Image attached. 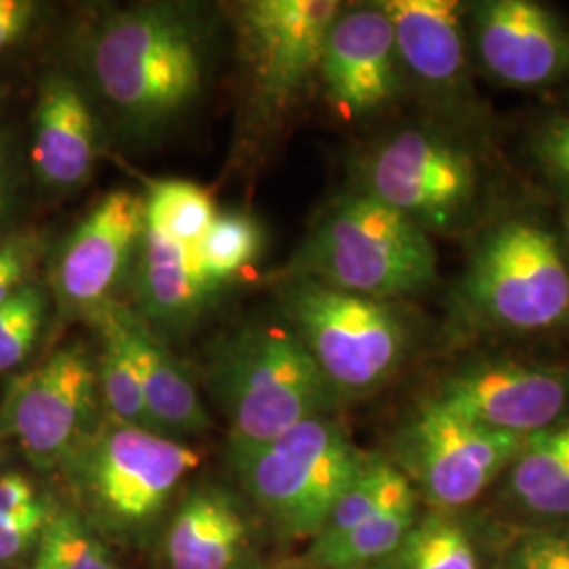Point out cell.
Here are the masks:
<instances>
[{
	"label": "cell",
	"instance_id": "1",
	"mask_svg": "<svg viewBox=\"0 0 569 569\" xmlns=\"http://www.w3.org/2000/svg\"><path fill=\"white\" fill-rule=\"evenodd\" d=\"M91 68L106 100L146 131L176 121L203 89V39L197 23L167 4H142L103 21Z\"/></svg>",
	"mask_w": 569,
	"mask_h": 569
},
{
	"label": "cell",
	"instance_id": "2",
	"mask_svg": "<svg viewBox=\"0 0 569 569\" xmlns=\"http://www.w3.org/2000/svg\"><path fill=\"white\" fill-rule=\"evenodd\" d=\"M287 279H312L388 302L435 283L437 249L406 216L355 192L327 209L287 266Z\"/></svg>",
	"mask_w": 569,
	"mask_h": 569
},
{
	"label": "cell",
	"instance_id": "3",
	"mask_svg": "<svg viewBox=\"0 0 569 569\" xmlns=\"http://www.w3.org/2000/svg\"><path fill=\"white\" fill-rule=\"evenodd\" d=\"M211 390L230 422V443H262L321 418L333 388L289 326L244 327L211 363Z\"/></svg>",
	"mask_w": 569,
	"mask_h": 569
},
{
	"label": "cell",
	"instance_id": "4",
	"mask_svg": "<svg viewBox=\"0 0 569 569\" xmlns=\"http://www.w3.org/2000/svg\"><path fill=\"white\" fill-rule=\"evenodd\" d=\"M345 428L312 418L262 443H230L244 491L289 538H317L336 502L366 467Z\"/></svg>",
	"mask_w": 569,
	"mask_h": 569
},
{
	"label": "cell",
	"instance_id": "5",
	"mask_svg": "<svg viewBox=\"0 0 569 569\" xmlns=\"http://www.w3.org/2000/svg\"><path fill=\"white\" fill-rule=\"evenodd\" d=\"M468 315L493 331L536 333L569 321L561 239L531 218H509L477 241L460 283Z\"/></svg>",
	"mask_w": 569,
	"mask_h": 569
},
{
	"label": "cell",
	"instance_id": "6",
	"mask_svg": "<svg viewBox=\"0 0 569 569\" xmlns=\"http://www.w3.org/2000/svg\"><path fill=\"white\" fill-rule=\"evenodd\" d=\"M284 317L336 395L357 397L387 385L409 352V327L387 300L312 279H287Z\"/></svg>",
	"mask_w": 569,
	"mask_h": 569
},
{
	"label": "cell",
	"instance_id": "7",
	"mask_svg": "<svg viewBox=\"0 0 569 569\" xmlns=\"http://www.w3.org/2000/svg\"><path fill=\"white\" fill-rule=\"evenodd\" d=\"M361 186L427 234L467 230L486 201V173L472 148L435 129H406L376 146L361 163Z\"/></svg>",
	"mask_w": 569,
	"mask_h": 569
},
{
	"label": "cell",
	"instance_id": "8",
	"mask_svg": "<svg viewBox=\"0 0 569 569\" xmlns=\"http://www.w3.org/2000/svg\"><path fill=\"white\" fill-rule=\"evenodd\" d=\"M199 465L201 456L173 437L112 420L82 458V481L103 523L131 533L159 517Z\"/></svg>",
	"mask_w": 569,
	"mask_h": 569
},
{
	"label": "cell",
	"instance_id": "9",
	"mask_svg": "<svg viewBox=\"0 0 569 569\" xmlns=\"http://www.w3.org/2000/svg\"><path fill=\"white\" fill-rule=\"evenodd\" d=\"M526 439L481 427L430 399L401 430L399 451L403 472L432 509L460 510L509 470Z\"/></svg>",
	"mask_w": 569,
	"mask_h": 569
},
{
	"label": "cell",
	"instance_id": "10",
	"mask_svg": "<svg viewBox=\"0 0 569 569\" xmlns=\"http://www.w3.org/2000/svg\"><path fill=\"white\" fill-rule=\"evenodd\" d=\"M98 367L81 345L63 346L9 388L0 422L39 467L60 462L96 409Z\"/></svg>",
	"mask_w": 569,
	"mask_h": 569
},
{
	"label": "cell",
	"instance_id": "11",
	"mask_svg": "<svg viewBox=\"0 0 569 569\" xmlns=\"http://www.w3.org/2000/svg\"><path fill=\"white\" fill-rule=\"evenodd\" d=\"M342 4L333 0H253L239 9L244 63L258 98L289 102L319 70Z\"/></svg>",
	"mask_w": 569,
	"mask_h": 569
},
{
	"label": "cell",
	"instance_id": "12",
	"mask_svg": "<svg viewBox=\"0 0 569 569\" xmlns=\"http://www.w3.org/2000/svg\"><path fill=\"white\" fill-rule=\"evenodd\" d=\"M435 401L481 427L529 437L569 411V367L479 363L449 376Z\"/></svg>",
	"mask_w": 569,
	"mask_h": 569
},
{
	"label": "cell",
	"instance_id": "13",
	"mask_svg": "<svg viewBox=\"0 0 569 569\" xmlns=\"http://www.w3.org/2000/svg\"><path fill=\"white\" fill-rule=\"evenodd\" d=\"M148 224L146 197L114 190L96 204L61 244L56 289L72 312L96 315L138 258Z\"/></svg>",
	"mask_w": 569,
	"mask_h": 569
},
{
	"label": "cell",
	"instance_id": "14",
	"mask_svg": "<svg viewBox=\"0 0 569 569\" xmlns=\"http://www.w3.org/2000/svg\"><path fill=\"white\" fill-rule=\"evenodd\" d=\"M472 41L489 77L538 89L569 81V28L531 0H486L470 11Z\"/></svg>",
	"mask_w": 569,
	"mask_h": 569
},
{
	"label": "cell",
	"instance_id": "15",
	"mask_svg": "<svg viewBox=\"0 0 569 569\" xmlns=\"http://www.w3.org/2000/svg\"><path fill=\"white\" fill-rule=\"evenodd\" d=\"M392 23L382 4L340 11L327 34L319 74L345 119L387 106L401 87Z\"/></svg>",
	"mask_w": 569,
	"mask_h": 569
},
{
	"label": "cell",
	"instance_id": "16",
	"mask_svg": "<svg viewBox=\"0 0 569 569\" xmlns=\"http://www.w3.org/2000/svg\"><path fill=\"white\" fill-rule=\"evenodd\" d=\"M392 23L399 63L448 108L472 100L462 7L453 0L380 2Z\"/></svg>",
	"mask_w": 569,
	"mask_h": 569
},
{
	"label": "cell",
	"instance_id": "17",
	"mask_svg": "<svg viewBox=\"0 0 569 569\" xmlns=\"http://www.w3.org/2000/svg\"><path fill=\"white\" fill-rule=\"evenodd\" d=\"M98 157V127L81 89L53 74L34 110L32 164L41 182L72 188L87 180Z\"/></svg>",
	"mask_w": 569,
	"mask_h": 569
},
{
	"label": "cell",
	"instance_id": "18",
	"mask_svg": "<svg viewBox=\"0 0 569 569\" xmlns=\"http://www.w3.org/2000/svg\"><path fill=\"white\" fill-rule=\"evenodd\" d=\"M249 528L237 502L220 489H197L167 531L169 569H237Z\"/></svg>",
	"mask_w": 569,
	"mask_h": 569
},
{
	"label": "cell",
	"instance_id": "19",
	"mask_svg": "<svg viewBox=\"0 0 569 569\" xmlns=\"http://www.w3.org/2000/svg\"><path fill=\"white\" fill-rule=\"evenodd\" d=\"M136 262L142 319L152 326L178 329L190 323L211 296L201 279L194 249L169 239L154 226L146 224Z\"/></svg>",
	"mask_w": 569,
	"mask_h": 569
},
{
	"label": "cell",
	"instance_id": "20",
	"mask_svg": "<svg viewBox=\"0 0 569 569\" xmlns=\"http://www.w3.org/2000/svg\"><path fill=\"white\" fill-rule=\"evenodd\" d=\"M127 329L142 376L143 401L152 430L171 435H203L211 428V418L203 401L152 327L140 315L127 310Z\"/></svg>",
	"mask_w": 569,
	"mask_h": 569
},
{
	"label": "cell",
	"instance_id": "21",
	"mask_svg": "<svg viewBox=\"0 0 569 569\" xmlns=\"http://www.w3.org/2000/svg\"><path fill=\"white\" fill-rule=\"evenodd\" d=\"M512 502L542 519H569V416L533 432L509 470Z\"/></svg>",
	"mask_w": 569,
	"mask_h": 569
},
{
	"label": "cell",
	"instance_id": "22",
	"mask_svg": "<svg viewBox=\"0 0 569 569\" xmlns=\"http://www.w3.org/2000/svg\"><path fill=\"white\" fill-rule=\"evenodd\" d=\"M418 519V491L407 493L331 540H312L306 561L315 569L378 568L401 547Z\"/></svg>",
	"mask_w": 569,
	"mask_h": 569
},
{
	"label": "cell",
	"instance_id": "23",
	"mask_svg": "<svg viewBox=\"0 0 569 569\" xmlns=\"http://www.w3.org/2000/svg\"><path fill=\"white\" fill-rule=\"evenodd\" d=\"M96 323L102 336L98 382L102 388L106 406L112 411V420L129 427L152 430L143 401L138 357L133 352L127 329V308L108 302L96 312Z\"/></svg>",
	"mask_w": 569,
	"mask_h": 569
},
{
	"label": "cell",
	"instance_id": "24",
	"mask_svg": "<svg viewBox=\"0 0 569 569\" xmlns=\"http://www.w3.org/2000/svg\"><path fill=\"white\" fill-rule=\"evenodd\" d=\"M378 568L481 569V559L472 531L456 510L432 509L416 519L401 547Z\"/></svg>",
	"mask_w": 569,
	"mask_h": 569
},
{
	"label": "cell",
	"instance_id": "25",
	"mask_svg": "<svg viewBox=\"0 0 569 569\" xmlns=\"http://www.w3.org/2000/svg\"><path fill=\"white\" fill-rule=\"evenodd\" d=\"M262 249V226L249 213L228 211L218 213L213 224L194 247L197 264L207 291H216L228 283L243 268L251 264Z\"/></svg>",
	"mask_w": 569,
	"mask_h": 569
},
{
	"label": "cell",
	"instance_id": "26",
	"mask_svg": "<svg viewBox=\"0 0 569 569\" xmlns=\"http://www.w3.org/2000/svg\"><path fill=\"white\" fill-rule=\"evenodd\" d=\"M146 207L148 224L190 249L201 243L218 216L209 190L188 180L150 182Z\"/></svg>",
	"mask_w": 569,
	"mask_h": 569
},
{
	"label": "cell",
	"instance_id": "27",
	"mask_svg": "<svg viewBox=\"0 0 569 569\" xmlns=\"http://www.w3.org/2000/svg\"><path fill=\"white\" fill-rule=\"evenodd\" d=\"M32 569H119L100 536L72 510L51 512Z\"/></svg>",
	"mask_w": 569,
	"mask_h": 569
},
{
	"label": "cell",
	"instance_id": "28",
	"mask_svg": "<svg viewBox=\"0 0 569 569\" xmlns=\"http://www.w3.org/2000/svg\"><path fill=\"white\" fill-rule=\"evenodd\" d=\"M47 317V296L28 283L0 302V371L20 366L30 355Z\"/></svg>",
	"mask_w": 569,
	"mask_h": 569
},
{
	"label": "cell",
	"instance_id": "29",
	"mask_svg": "<svg viewBox=\"0 0 569 569\" xmlns=\"http://www.w3.org/2000/svg\"><path fill=\"white\" fill-rule=\"evenodd\" d=\"M498 569H569V526L533 529L521 536Z\"/></svg>",
	"mask_w": 569,
	"mask_h": 569
},
{
	"label": "cell",
	"instance_id": "30",
	"mask_svg": "<svg viewBox=\"0 0 569 569\" xmlns=\"http://www.w3.org/2000/svg\"><path fill=\"white\" fill-rule=\"evenodd\" d=\"M529 150L540 173L569 199V112L552 114L542 122Z\"/></svg>",
	"mask_w": 569,
	"mask_h": 569
},
{
	"label": "cell",
	"instance_id": "31",
	"mask_svg": "<svg viewBox=\"0 0 569 569\" xmlns=\"http://www.w3.org/2000/svg\"><path fill=\"white\" fill-rule=\"evenodd\" d=\"M51 517V510L42 500L26 509L0 517V561H11L32 549L41 540L42 529Z\"/></svg>",
	"mask_w": 569,
	"mask_h": 569
},
{
	"label": "cell",
	"instance_id": "32",
	"mask_svg": "<svg viewBox=\"0 0 569 569\" xmlns=\"http://www.w3.org/2000/svg\"><path fill=\"white\" fill-rule=\"evenodd\" d=\"M41 258V241L34 234H9L0 239V302L30 283V274Z\"/></svg>",
	"mask_w": 569,
	"mask_h": 569
},
{
	"label": "cell",
	"instance_id": "33",
	"mask_svg": "<svg viewBox=\"0 0 569 569\" xmlns=\"http://www.w3.org/2000/svg\"><path fill=\"white\" fill-rule=\"evenodd\" d=\"M37 16V4L28 0H0V51L20 41Z\"/></svg>",
	"mask_w": 569,
	"mask_h": 569
},
{
	"label": "cell",
	"instance_id": "34",
	"mask_svg": "<svg viewBox=\"0 0 569 569\" xmlns=\"http://www.w3.org/2000/svg\"><path fill=\"white\" fill-rule=\"evenodd\" d=\"M41 500L34 486L18 472L0 475V517L26 509Z\"/></svg>",
	"mask_w": 569,
	"mask_h": 569
},
{
	"label": "cell",
	"instance_id": "35",
	"mask_svg": "<svg viewBox=\"0 0 569 569\" xmlns=\"http://www.w3.org/2000/svg\"><path fill=\"white\" fill-rule=\"evenodd\" d=\"M7 204V150H4V140L0 138V213Z\"/></svg>",
	"mask_w": 569,
	"mask_h": 569
},
{
	"label": "cell",
	"instance_id": "36",
	"mask_svg": "<svg viewBox=\"0 0 569 569\" xmlns=\"http://www.w3.org/2000/svg\"><path fill=\"white\" fill-rule=\"evenodd\" d=\"M561 224H563V239H561V243H563V249H566V258H568L569 264V203L561 211Z\"/></svg>",
	"mask_w": 569,
	"mask_h": 569
},
{
	"label": "cell",
	"instance_id": "37",
	"mask_svg": "<svg viewBox=\"0 0 569 569\" xmlns=\"http://www.w3.org/2000/svg\"><path fill=\"white\" fill-rule=\"evenodd\" d=\"M0 96H2V87H0Z\"/></svg>",
	"mask_w": 569,
	"mask_h": 569
}]
</instances>
